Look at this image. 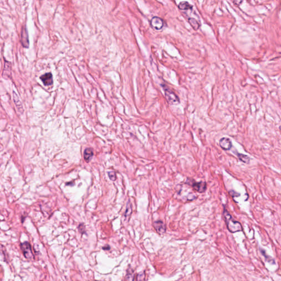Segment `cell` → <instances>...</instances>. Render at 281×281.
<instances>
[{
  "label": "cell",
  "mask_w": 281,
  "mask_h": 281,
  "mask_svg": "<svg viewBox=\"0 0 281 281\" xmlns=\"http://www.w3.org/2000/svg\"><path fill=\"white\" fill-rule=\"evenodd\" d=\"M223 216L226 223L228 231L231 233H236L240 232L243 230V227L240 222L233 219L230 213L226 209L224 208L223 211Z\"/></svg>",
  "instance_id": "obj_1"
},
{
  "label": "cell",
  "mask_w": 281,
  "mask_h": 281,
  "mask_svg": "<svg viewBox=\"0 0 281 281\" xmlns=\"http://www.w3.org/2000/svg\"><path fill=\"white\" fill-rule=\"evenodd\" d=\"M161 86L164 91L165 96L168 101V102L171 104H175L180 102V100L178 96H177L174 91L170 89L165 85L162 84Z\"/></svg>",
  "instance_id": "obj_2"
},
{
  "label": "cell",
  "mask_w": 281,
  "mask_h": 281,
  "mask_svg": "<svg viewBox=\"0 0 281 281\" xmlns=\"http://www.w3.org/2000/svg\"><path fill=\"white\" fill-rule=\"evenodd\" d=\"M260 250L261 253L262 254V255L264 256L265 258V260L268 261V263H271L272 264H275V261H274V259L272 258V257L269 256V255H266L267 254L266 253V251L264 249H260Z\"/></svg>",
  "instance_id": "obj_15"
},
{
  "label": "cell",
  "mask_w": 281,
  "mask_h": 281,
  "mask_svg": "<svg viewBox=\"0 0 281 281\" xmlns=\"http://www.w3.org/2000/svg\"><path fill=\"white\" fill-rule=\"evenodd\" d=\"M154 228L157 232L159 234H164L166 232V226L164 223L161 221H157L153 224Z\"/></svg>",
  "instance_id": "obj_9"
},
{
  "label": "cell",
  "mask_w": 281,
  "mask_h": 281,
  "mask_svg": "<svg viewBox=\"0 0 281 281\" xmlns=\"http://www.w3.org/2000/svg\"><path fill=\"white\" fill-rule=\"evenodd\" d=\"M188 21H189V24L191 25V26L192 27V28L194 30H197L199 29V27H200V24H199V22L197 21L195 19L193 18H189Z\"/></svg>",
  "instance_id": "obj_13"
},
{
  "label": "cell",
  "mask_w": 281,
  "mask_h": 281,
  "mask_svg": "<svg viewBox=\"0 0 281 281\" xmlns=\"http://www.w3.org/2000/svg\"><path fill=\"white\" fill-rule=\"evenodd\" d=\"M103 249L104 250H109L110 249V247L109 245H106L103 247Z\"/></svg>",
  "instance_id": "obj_22"
},
{
  "label": "cell",
  "mask_w": 281,
  "mask_h": 281,
  "mask_svg": "<svg viewBox=\"0 0 281 281\" xmlns=\"http://www.w3.org/2000/svg\"><path fill=\"white\" fill-rule=\"evenodd\" d=\"M79 232L81 233H85V232H86V230H85V226L83 223H81L80 224L79 226Z\"/></svg>",
  "instance_id": "obj_19"
},
{
  "label": "cell",
  "mask_w": 281,
  "mask_h": 281,
  "mask_svg": "<svg viewBox=\"0 0 281 281\" xmlns=\"http://www.w3.org/2000/svg\"><path fill=\"white\" fill-rule=\"evenodd\" d=\"M131 269H130V271H127V275L126 276V280H132V278H132L133 280H134V272H133V271H130Z\"/></svg>",
  "instance_id": "obj_17"
},
{
  "label": "cell",
  "mask_w": 281,
  "mask_h": 281,
  "mask_svg": "<svg viewBox=\"0 0 281 281\" xmlns=\"http://www.w3.org/2000/svg\"><path fill=\"white\" fill-rule=\"evenodd\" d=\"M72 185H74V183H73V182H67V183H66V185L67 186H72Z\"/></svg>",
  "instance_id": "obj_23"
},
{
  "label": "cell",
  "mask_w": 281,
  "mask_h": 281,
  "mask_svg": "<svg viewBox=\"0 0 281 281\" xmlns=\"http://www.w3.org/2000/svg\"><path fill=\"white\" fill-rule=\"evenodd\" d=\"M21 44L24 47H28L29 45V36L27 34V29L25 27L21 30Z\"/></svg>",
  "instance_id": "obj_8"
},
{
  "label": "cell",
  "mask_w": 281,
  "mask_h": 281,
  "mask_svg": "<svg viewBox=\"0 0 281 281\" xmlns=\"http://www.w3.org/2000/svg\"><path fill=\"white\" fill-rule=\"evenodd\" d=\"M93 155V152L92 148H86L84 151V158L86 162L89 163L91 160Z\"/></svg>",
  "instance_id": "obj_10"
},
{
  "label": "cell",
  "mask_w": 281,
  "mask_h": 281,
  "mask_svg": "<svg viewBox=\"0 0 281 281\" xmlns=\"http://www.w3.org/2000/svg\"><path fill=\"white\" fill-rule=\"evenodd\" d=\"M40 79L45 86H50L53 84V76L51 72H47L41 76Z\"/></svg>",
  "instance_id": "obj_7"
},
{
  "label": "cell",
  "mask_w": 281,
  "mask_h": 281,
  "mask_svg": "<svg viewBox=\"0 0 281 281\" xmlns=\"http://www.w3.org/2000/svg\"><path fill=\"white\" fill-rule=\"evenodd\" d=\"M230 195H231L232 197H239L240 195V194H239L238 193H237L236 192H235L233 190H231L230 191Z\"/></svg>",
  "instance_id": "obj_21"
},
{
  "label": "cell",
  "mask_w": 281,
  "mask_h": 281,
  "mask_svg": "<svg viewBox=\"0 0 281 281\" xmlns=\"http://www.w3.org/2000/svg\"><path fill=\"white\" fill-rule=\"evenodd\" d=\"M108 176H109V177L110 179L112 180V181H115L117 178V176H116V174L115 172H108Z\"/></svg>",
  "instance_id": "obj_18"
},
{
  "label": "cell",
  "mask_w": 281,
  "mask_h": 281,
  "mask_svg": "<svg viewBox=\"0 0 281 281\" xmlns=\"http://www.w3.org/2000/svg\"><path fill=\"white\" fill-rule=\"evenodd\" d=\"M236 154L238 158L240 160V161H242L243 163H246V164H249V163L250 159L248 155H245V154H242V153H237Z\"/></svg>",
  "instance_id": "obj_14"
},
{
  "label": "cell",
  "mask_w": 281,
  "mask_h": 281,
  "mask_svg": "<svg viewBox=\"0 0 281 281\" xmlns=\"http://www.w3.org/2000/svg\"><path fill=\"white\" fill-rule=\"evenodd\" d=\"M233 4L236 6H240L244 0H231Z\"/></svg>",
  "instance_id": "obj_20"
},
{
  "label": "cell",
  "mask_w": 281,
  "mask_h": 281,
  "mask_svg": "<svg viewBox=\"0 0 281 281\" xmlns=\"http://www.w3.org/2000/svg\"><path fill=\"white\" fill-rule=\"evenodd\" d=\"M13 93L14 101V103L16 104V106L17 107L18 111L20 113H23V106H22V104L21 103V101L19 100V97H18V96H17L16 93L13 92Z\"/></svg>",
  "instance_id": "obj_11"
},
{
  "label": "cell",
  "mask_w": 281,
  "mask_h": 281,
  "mask_svg": "<svg viewBox=\"0 0 281 281\" xmlns=\"http://www.w3.org/2000/svg\"><path fill=\"white\" fill-rule=\"evenodd\" d=\"M219 145L222 149L225 151L230 150L232 147L231 140L227 137H223L221 138L219 141Z\"/></svg>",
  "instance_id": "obj_6"
},
{
  "label": "cell",
  "mask_w": 281,
  "mask_h": 281,
  "mask_svg": "<svg viewBox=\"0 0 281 281\" xmlns=\"http://www.w3.org/2000/svg\"><path fill=\"white\" fill-rule=\"evenodd\" d=\"M186 183H187L189 185L191 186L193 189L199 193L205 192L206 189V182L200 181L197 182L190 180H187Z\"/></svg>",
  "instance_id": "obj_3"
},
{
  "label": "cell",
  "mask_w": 281,
  "mask_h": 281,
  "mask_svg": "<svg viewBox=\"0 0 281 281\" xmlns=\"http://www.w3.org/2000/svg\"><path fill=\"white\" fill-rule=\"evenodd\" d=\"M178 8L181 10H191L193 8L191 4H189L188 2L186 1H183L181 2L178 6Z\"/></svg>",
  "instance_id": "obj_12"
},
{
  "label": "cell",
  "mask_w": 281,
  "mask_h": 281,
  "mask_svg": "<svg viewBox=\"0 0 281 281\" xmlns=\"http://www.w3.org/2000/svg\"><path fill=\"white\" fill-rule=\"evenodd\" d=\"M151 25L154 29L160 30L164 27V21L160 18L154 17L151 19Z\"/></svg>",
  "instance_id": "obj_5"
},
{
  "label": "cell",
  "mask_w": 281,
  "mask_h": 281,
  "mask_svg": "<svg viewBox=\"0 0 281 281\" xmlns=\"http://www.w3.org/2000/svg\"><path fill=\"white\" fill-rule=\"evenodd\" d=\"M21 249L24 254V256L27 259H34V255L31 250V245L27 242H25L21 244Z\"/></svg>",
  "instance_id": "obj_4"
},
{
  "label": "cell",
  "mask_w": 281,
  "mask_h": 281,
  "mask_svg": "<svg viewBox=\"0 0 281 281\" xmlns=\"http://www.w3.org/2000/svg\"><path fill=\"white\" fill-rule=\"evenodd\" d=\"M132 210L131 204L130 202L129 201V202L127 203V206H126V211H125V217L126 218L130 217L131 214L132 213Z\"/></svg>",
  "instance_id": "obj_16"
}]
</instances>
